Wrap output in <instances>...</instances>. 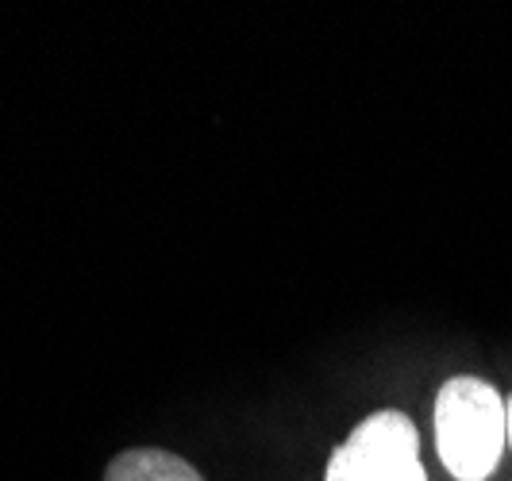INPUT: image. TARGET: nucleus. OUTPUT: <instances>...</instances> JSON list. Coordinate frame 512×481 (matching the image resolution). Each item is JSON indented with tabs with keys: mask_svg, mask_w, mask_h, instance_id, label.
I'll list each match as a JSON object with an SVG mask.
<instances>
[{
	"mask_svg": "<svg viewBox=\"0 0 512 481\" xmlns=\"http://www.w3.org/2000/svg\"><path fill=\"white\" fill-rule=\"evenodd\" d=\"M505 412H509V447H512V397L505 401Z\"/></svg>",
	"mask_w": 512,
	"mask_h": 481,
	"instance_id": "20e7f679",
	"label": "nucleus"
},
{
	"mask_svg": "<svg viewBox=\"0 0 512 481\" xmlns=\"http://www.w3.org/2000/svg\"><path fill=\"white\" fill-rule=\"evenodd\" d=\"M509 447V412L493 381H443L436 397V451L459 481H486Z\"/></svg>",
	"mask_w": 512,
	"mask_h": 481,
	"instance_id": "f257e3e1",
	"label": "nucleus"
},
{
	"mask_svg": "<svg viewBox=\"0 0 512 481\" xmlns=\"http://www.w3.org/2000/svg\"><path fill=\"white\" fill-rule=\"evenodd\" d=\"M104 481H205L185 458L158 451V447H135L112 458Z\"/></svg>",
	"mask_w": 512,
	"mask_h": 481,
	"instance_id": "7ed1b4c3",
	"label": "nucleus"
},
{
	"mask_svg": "<svg viewBox=\"0 0 512 481\" xmlns=\"http://www.w3.org/2000/svg\"><path fill=\"white\" fill-rule=\"evenodd\" d=\"M324 481H428L416 424L397 408L370 412L332 451Z\"/></svg>",
	"mask_w": 512,
	"mask_h": 481,
	"instance_id": "f03ea898",
	"label": "nucleus"
}]
</instances>
